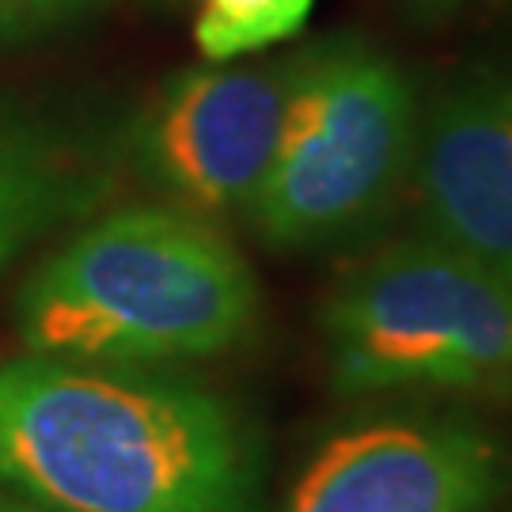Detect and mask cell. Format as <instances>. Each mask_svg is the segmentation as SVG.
I'll use <instances>...</instances> for the list:
<instances>
[{
  "mask_svg": "<svg viewBox=\"0 0 512 512\" xmlns=\"http://www.w3.org/2000/svg\"><path fill=\"white\" fill-rule=\"evenodd\" d=\"M0 512H42V509L31 505L27 497H19L16 490H8V486L0 482Z\"/></svg>",
  "mask_w": 512,
  "mask_h": 512,
  "instance_id": "obj_12",
  "label": "cell"
},
{
  "mask_svg": "<svg viewBox=\"0 0 512 512\" xmlns=\"http://www.w3.org/2000/svg\"><path fill=\"white\" fill-rule=\"evenodd\" d=\"M463 4H471V0H403V8L418 23H440V19H448L452 12H459Z\"/></svg>",
  "mask_w": 512,
  "mask_h": 512,
  "instance_id": "obj_11",
  "label": "cell"
},
{
  "mask_svg": "<svg viewBox=\"0 0 512 512\" xmlns=\"http://www.w3.org/2000/svg\"><path fill=\"white\" fill-rule=\"evenodd\" d=\"M315 0H202L194 42L209 65L255 54L304 31Z\"/></svg>",
  "mask_w": 512,
  "mask_h": 512,
  "instance_id": "obj_9",
  "label": "cell"
},
{
  "mask_svg": "<svg viewBox=\"0 0 512 512\" xmlns=\"http://www.w3.org/2000/svg\"><path fill=\"white\" fill-rule=\"evenodd\" d=\"M319 327L342 399L425 391L512 403V281L429 232L361 258L330 289Z\"/></svg>",
  "mask_w": 512,
  "mask_h": 512,
  "instance_id": "obj_4",
  "label": "cell"
},
{
  "mask_svg": "<svg viewBox=\"0 0 512 512\" xmlns=\"http://www.w3.org/2000/svg\"><path fill=\"white\" fill-rule=\"evenodd\" d=\"M410 183L429 236L512 281V57L475 61L429 95Z\"/></svg>",
  "mask_w": 512,
  "mask_h": 512,
  "instance_id": "obj_7",
  "label": "cell"
},
{
  "mask_svg": "<svg viewBox=\"0 0 512 512\" xmlns=\"http://www.w3.org/2000/svg\"><path fill=\"white\" fill-rule=\"evenodd\" d=\"M421 99L361 35L296 50L274 164L247 220L274 251H327L380 228L410 186Z\"/></svg>",
  "mask_w": 512,
  "mask_h": 512,
  "instance_id": "obj_3",
  "label": "cell"
},
{
  "mask_svg": "<svg viewBox=\"0 0 512 512\" xmlns=\"http://www.w3.org/2000/svg\"><path fill=\"white\" fill-rule=\"evenodd\" d=\"M512 440L471 410L376 406L334 425L296 471L285 512H497Z\"/></svg>",
  "mask_w": 512,
  "mask_h": 512,
  "instance_id": "obj_5",
  "label": "cell"
},
{
  "mask_svg": "<svg viewBox=\"0 0 512 512\" xmlns=\"http://www.w3.org/2000/svg\"><path fill=\"white\" fill-rule=\"evenodd\" d=\"M296 54L251 69H183L129 133V160L167 205L202 220L247 217L274 164Z\"/></svg>",
  "mask_w": 512,
  "mask_h": 512,
  "instance_id": "obj_6",
  "label": "cell"
},
{
  "mask_svg": "<svg viewBox=\"0 0 512 512\" xmlns=\"http://www.w3.org/2000/svg\"><path fill=\"white\" fill-rule=\"evenodd\" d=\"M84 8H92V0H0V19L19 31H38L80 16Z\"/></svg>",
  "mask_w": 512,
  "mask_h": 512,
  "instance_id": "obj_10",
  "label": "cell"
},
{
  "mask_svg": "<svg viewBox=\"0 0 512 512\" xmlns=\"http://www.w3.org/2000/svg\"><path fill=\"white\" fill-rule=\"evenodd\" d=\"M258 311L255 270L213 220L133 205L80 228L27 277L16 327L31 353L179 365L243 346Z\"/></svg>",
  "mask_w": 512,
  "mask_h": 512,
  "instance_id": "obj_2",
  "label": "cell"
},
{
  "mask_svg": "<svg viewBox=\"0 0 512 512\" xmlns=\"http://www.w3.org/2000/svg\"><path fill=\"white\" fill-rule=\"evenodd\" d=\"M107 171L54 122L0 95V277L35 239L92 213Z\"/></svg>",
  "mask_w": 512,
  "mask_h": 512,
  "instance_id": "obj_8",
  "label": "cell"
},
{
  "mask_svg": "<svg viewBox=\"0 0 512 512\" xmlns=\"http://www.w3.org/2000/svg\"><path fill=\"white\" fill-rule=\"evenodd\" d=\"M255 421L175 365L0 361V482L42 512H258Z\"/></svg>",
  "mask_w": 512,
  "mask_h": 512,
  "instance_id": "obj_1",
  "label": "cell"
}]
</instances>
